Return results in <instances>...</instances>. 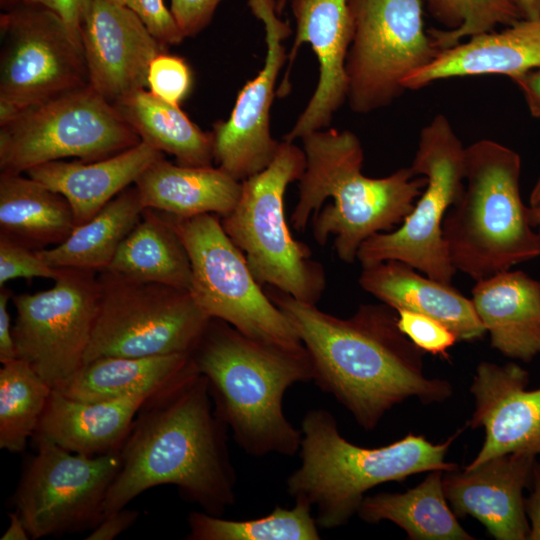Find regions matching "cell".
Here are the masks:
<instances>
[{"mask_svg": "<svg viewBox=\"0 0 540 540\" xmlns=\"http://www.w3.org/2000/svg\"><path fill=\"white\" fill-rule=\"evenodd\" d=\"M97 279L98 308L84 364L109 356L191 354L211 320L188 290L109 270Z\"/></svg>", "mask_w": 540, "mask_h": 540, "instance_id": "cell-9", "label": "cell"}, {"mask_svg": "<svg viewBox=\"0 0 540 540\" xmlns=\"http://www.w3.org/2000/svg\"><path fill=\"white\" fill-rule=\"evenodd\" d=\"M529 373L516 363L481 362L470 392L475 409L469 425L482 427L483 445L466 469L509 453L540 458V388L527 390Z\"/></svg>", "mask_w": 540, "mask_h": 540, "instance_id": "cell-19", "label": "cell"}, {"mask_svg": "<svg viewBox=\"0 0 540 540\" xmlns=\"http://www.w3.org/2000/svg\"><path fill=\"white\" fill-rule=\"evenodd\" d=\"M523 19H540V0H512Z\"/></svg>", "mask_w": 540, "mask_h": 540, "instance_id": "cell-47", "label": "cell"}, {"mask_svg": "<svg viewBox=\"0 0 540 540\" xmlns=\"http://www.w3.org/2000/svg\"><path fill=\"white\" fill-rule=\"evenodd\" d=\"M0 36V126L89 85L83 49L53 11L38 5L2 11Z\"/></svg>", "mask_w": 540, "mask_h": 540, "instance_id": "cell-13", "label": "cell"}, {"mask_svg": "<svg viewBox=\"0 0 540 540\" xmlns=\"http://www.w3.org/2000/svg\"><path fill=\"white\" fill-rule=\"evenodd\" d=\"M97 272L58 268L54 286L13 295L17 358L62 390L84 364L99 300Z\"/></svg>", "mask_w": 540, "mask_h": 540, "instance_id": "cell-15", "label": "cell"}, {"mask_svg": "<svg viewBox=\"0 0 540 540\" xmlns=\"http://www.w3.org/2000/svg\"><path fill=\"white\" fill-rule=\"evenodd\" d=\"M222 0H170V10L185 37L200 33L211 22Z\"/></svg>", "mask_w": 540, "mask_h": 540, "instance_id": "cell-41", "label": "cell"}, {"mask_svg": "<svg viewBox=\"0 0 540 540\" xmlns=\"http://www.w3.org/2000/svg\"><path fill=\"white\" fill-rule=\"evenodd\" d=\"M291 509L276 505L266 516L247 520H227L204 511L187 517L188 540H318L319 526L313 507L294 500Z\"/></svg>", "mask_w": 540, "mask_h": 540, "instance_id": "cell-33", "label": "cell"}, {"mask_svg": "<svg viewBox=\"0 0 540 540\" xmlns=\"http://www.w3.org/2000/svg\"><path fill=\"white\" fill-rule=\"evenodd\" d=\"M296 20V33L287 56L288 66L277 88L285 97L299 48L309 43L319 65V79L308 104L283 140L297 138L327 128L333 115L347 101L346 60L353 37V19L348 0H289Z\"/></svg>", "mask_w": 540, "mask_h": 540, "instance_id": "cell-17", "label": "cell"}, {"mask_svg": "<svg viewBox=\"0 0 540 540\" xmlns=\"http://www.w3.org/2000/svg\"><path fill=\"white\" fill-rule=\"evenodd\" d=\"M198 373L191 354L109 356L82 366L61 391L74 400L95 402L155 395Z\"/></svg>", "mask_w": 540, "mask_h": 540, "instance_id": "cell-27", "label": "cell"}, {"mask_svg": "<svg viewBox=\"0 0 540 540\" xmlns=\"http://www.w3.org/2000/svg\"><path fill=\"white\" fill-rule=\"evenodd\" d=\"M106 270L188 291L192 283L191 263L181 238L166 214L150 208L144 209Z\"/></svg>", "mask_w": 540, "mask_h": 540, "instance_id": "cell-30", "label": "cell"}, {"mask_svg": "<svg viewBox=\"0 0 540 540\" xmlns=\"http://www.w3.org/2000/svg\"><path fill=\"white\" fill-rule=\"evenodd\" d=\"M265 292L305 347L316 386L365 430L410 398L431 404L451 397L450 382L425 374L424 352L399 329L390 306L362 304L340 318L274 287Z\"/></svg>", "mask_w": 540, "mask_h": 540, "instance_id": "cell-1", "label": "cell"}, {"mask_svg": "<svg viewBox=\"0 0 540 540\" xmlns=\"http://www.w3.org/2000/svg\"><path fill=\"white\" fill-rule=\"evenodd\" d=\"M521 157L493 140L465 150V187L447 212L443 237L452 265L479 281L540 256L520 192Z\"/></svg>", "mask_w": 540, "mask_h": 540, "instance_id": "cell-6", "label": "cell"}, {"mask_svg": "<svg viewBox=\"0 0 540 540\" xmlns=\"http://www.w3.org/2000/svg\"><path fill=\"white\" fill-rule=\"evenodd\" d=\"M166 215L190 259V292L210 318L263 342L289 348L303 346L288 319L254 278L243 252L226 234L218 215Z\"/></svg>", "mask_w": 540, "mask_h": 540, "instance_id": "cell-11", "label": "cell"}, {"mask_svg": "<svg viewBox=\"0 0 540 540\" xmlns=\"http://www.w3.org/2000/svg\"><path fill=\"white\" fill-rule=\"evenodd\" d=\"M58 268L46 264L36 250L0 235V288L17 278L54 280Z\"/></svg>", "mask_w": 540, "mask_h": 540, "instance_id": "cell-38", "label": "cell"}, {"mask_svg": "<svg viewBox=\"0 0 540 540\" xmlns=\"http://www.w3.org/2000/svg\"><path fill=\"white\" fill-rule=\"evenodd\" d=\"M537 457L509 453L443 474L445 497L458 517L470 515L497 540H528L523 491L531 486Z\"/></svg>", "mask_w": 540, "mask_h": 540, "instance_id": "cell-20", "label": "cell"}, {"mask_svg": "<svg viewBox=\"0 0 540 540\" xmlns=\"http://www.w3.org/2000/svg\"><path fill=\"white\" fill-rule=\"evenodd\" d=\"M358 282L363 290L396 311L408 310L438 320L458 341L478 340L486 333L472 300L451 284L421 275L404 262L386 260L363 266Z\"/></svg>", "mask_w": 540, "mask_h": 540, "instance_id": "cell-22", "label": "cell"}, {"mask_svg": "<svg viewBox=\"0 0 540 540\" xmlns=\"http://www.w3.org/2000/svg\"><path fill=\"white\" fill-rule=\"evenodd\" d=\"M444 29L428 30L441 51L465 38L494 31L523 19L512 0H423Z\"/></svg>", "mask_w": 540, "mask_h": 540, "instance_id": "cell-35", "label": "cell"}, {"mask_svg": "<svg viewBox=\"0 0 540 540\" xmlns=\"http://www.w3.org/2000/svg\"><path fill=\"white\" fill-rule=\"evenodd\" d=\"M353 37L346 60L347 101L360 114L384 108L404 80L440 50L424 26L423 0H348Z\"/></svg>", "mask_w": 540, "mask_h": 540, "instance_id": "cell-12", "label": "cell"}, {"mask_svg": "<svg viewBox=\"0 0 540 540\" xmlns=\"http://www.w3.org/2000/svg\"><path fill=\"white\" fill-rule=\"evenodd\" d=\"M531 485V493L525 499V512L530 526L528 540H540V458L534 463Z\"/></svg>", "mask_w": 540, "mask_h": 540, "instance_id": "cell-44", "label": "cell"}, {"mask_svg": "<svg viewBox=\"0 0 540 540\" xmlns=\"http://www.w3.org/2000/svg\"><path fill=\"white\" fill-rule=\"evenodd\" d=\"M444 472L429 471L421 483L404 493L380 492L366 496L357 515L370 524L393 522L411 540H473L445 497Z\"/></svg>", "mask_w": 540, "mask_h": 540, "instance_id": "cell-29", "label": "cell"}, {"mask_svg": "<svg viewBox=\"0 0 540 540\" xmlns=\"http://www.w3.org/2000/svg\"><path fill=\"white\" fill-rule=\"evenodd\" d=\"M248 6L264 25V65L239 91L229 118L214 123L211 131L214 161L239 181L265 169L279 149L280 142L271 135L270 111L288 56L282 42L292 32L276 13L275 0H248Z\"/></svg>", "mask_w": 540, "mask_h": 540, "instance_id": "cell-16", "label": "cell"}, {"mask_svg": "<svg viewBox=\"0 0 540 540\" xmlns=\"http://www.w3.org/2000/svg\"><path fill=\"white\" fill-rule=\"evenodd\" d=\"M140 513L126 507L104 517L86 537L87 540H112L130 528Z\"/></svg>", "mask_w": 540, "mask_h": 540, "instance_id": "cell-42", "label": "cell"}, {"mask_svg": "<svg viewBox=\"0 0 540 540\" xmlns=\"http://www.w3.org/2000/svg\"><path fill=\"white\" fill-rule=\"evenodd\" d=\"M301 464L286 479L294 499L316 509L319 528L346 525L372 488L432 470L458 468L445 456L461 430L444 442L433 444L412 433L391 444L367 448L344 438L335 417L325 409H311L301 422Z\"/></svg>", "mask_w": 540, "mask_h": 540, "instance_id": "cell-5", "label": "cell"}, {"mask_svg": "<svg viewBox=\"0 0 540 540\" xmlns=\"http://www.w3.org/2000/svg\"><path fill=\"white\" fill-rule=\"evenodd\" d=\"M289 0H275L276 13L281 16L288 4Z\"/></svg>", "mask_w": 540, "mask_h": 540, "instance_id": "cell-50", "label": "cell"}, {"mask_svg": "<svg viewBox=\"0 0 540 540\" xmlns=\"http://www.w3.org/2000/svg\"><path fill=\"white\" fill-rule=\"evenodd\" d=\"M10 522L1 540H29L31 536L20 514L15 510L8 514Z\"/></svg>", "mask_w": 540, "mask_h": 540, "instance_id": "cell-46", "label": "cell"}, {"mask_svg": "<svg viewBox=\"0 0 540 540\" xmlns=\"http://www.w3.org/2000/svg\"><path fill=\"white\" fill-rule=\"evenodd\" d=\"M144 209L136 187H127L62 243L36 252L53 268L106 270Z\"/></svg>", "mask_w": 540, "mask_h": 540, "instance_id": "cell-32", "label": "cell"}, {"mask_svg": "<svg viewBox=\"0 0 540 540\" xmlns=\"http://www.w3.org/2000/svg\"><path fill=\"white\" fill-rule=\"evenodd\" d=\"M91 3L92 0H0L2 11L31 5L53 11L62 19L75 42L81 47V28Z\"/></svg>", "mask_w": 540, "mask_h": 540, "instance_id": "cell-40", "label": "cell"}, {"mask_svg": "<svg viewBox=\"0 0 540 540\" xmlns=\"http://www.w3.org/2000/svg\"><path fill=\"white\" fill-rule=\"evenodd\" d=\"M465 150L447 116L437 114L423 127L410 167L426 178V186L397 229L376 233L362 243L357 252L362 267L398 260L434 280L451 283L457 271L442 226L464 191Z\"/></svg>", "mask_w": 540, "mask_h": 540, "instance_id": "cell-8", "label": "cell"}, {"mask_svg": "<svg viewBox=\"0 0 540 540\" xmlns=\"http://www.w3.org/2000/svg\"><path fill=\"white\" fill-rule=\"evenodd\" d=\"M163 153L140 141L113 156L95 161L62 160L41 164L26 174L69 202L76 226L89 221Z\"/></svg>", "mask_w": 540, "mask_h": 540, "instance_id": "cell-24", "label": "cell"}, {"mask_svg": "<svg viewBox=\"0 0 540 540\" xmlns=\"http://www.w3.org/2000/svg\"><path fill=\"white\" fill-rule=\"evenodd\" d=\"M540 68V19H520L500 31L470 37L441 50L425 67L403 82L406 90H418L436 81L489 74L510 79Z\"/></svg>", "mask_w": 540, "mask_h": 540, "instance_id": "cell-21", "label": "cell"}, {"mask_svg": "<svg viewBox=\"0 0 540 540\" xmlns=\"http://www.w3.org/2000/svg\"><path fill=\"white\" fill-rule=\"evenodd\" d=\"M113 105L141 141L175 156L178 164L212 165L211 132L202 131L179 105L160 99L148 89L137 90Z\"/></svg>", "mask_w": 540, "mask_h": 540, "instance_id": "cell-31", "label": "cell"}, {"mask_svg": "<svg viewBox=\"0 0 540 540\" xmlns=\"http://www.w3.org/2000/svg\"><path fill=\"white\" fill-rule=\"evenodd\" d=\"M301 139L306 167L290 222L303 232L313 215L315 241L324 245L334 236L339 259L354 263L366 239L394 230L411 213L426 178L411 167L382 178L365 176L361 142L349 130L322 129Z\"/></svg>", "mask_w": 540, "mask_h": 540, "instance_id": "cell-3", "label": "cell"}, {"mask_svg": "<svg viewBox=\"0 0 540 540\" xmlns=\"http://www.w3.org/2000/svg\"><path fill=\"white\" fill-rule=\"evenodd\" d=\"M305 167L303 149L280 142L272 162L241 181L239 200L221 224L260 285L317 304L326 288L324 268L312 259L310 248L291 235L284 211L287 186L300 179Z\"/></svg>", "mask_w": 540, "mask_h": 540, "instance_id": "cell-7", "label": "cell"}, {"mask_svg": "<svg viewBox=\"0 0 540 540\" xmlns=\"http://www.w3.org/2000/svg\"><path fill=\"white\" fill-rule=\"evenodd\" d=\"M191 356L208 384L217 416L248 455H295L302 433L286 418L289 387L312 380L304 346L289 348L251 338L211 318Z\"/></svg>", "mask_w": 540, "mask_h": 540, "instance_id": "cell-4", "label": "cell"}, {"mask_svg": "<svg viewBox=\"0 0 540 540\" xmlns=\"http://www.w3.org/2000/svg\"><path fill=\"white\" fill-rule=\"evenodd\" d=\"M52 388L25 361L16 358L0 369V448L23 452L33 438Z\"/></svg>", "mask_w": 540, "mask_h": 540, "instance_id": "cell-34", "label": "cell"}, {"mask_svg": "<svg viewBox=\"0 0 540 540\" xmlns=\"http://www.w3.org/2000/svg\"><path fill=\"white\" fill-rule=\"evenodd\" d=\"M12 496L31 539L94 529L102 520L107 492L121 465L119 451L96 456L70 452L45 438H33Z\"/></svg>", "mask_w": 540, "mask_h": 540, "instance_id": "cell-14", "label": "cell"}, {"mask_svg": "<svg viewBox=\"0 0 540 540\" xmlns=\"http://www.w3.org/2000/svg\"><path fill=\"white\" fill-rule=\"evenodd\" d=\"M76 227L64 196L21 174H0V235L34 250L62 243Z\"/></svg>", "mask_w": 540, "mask_h": 540, "instance_id": "cell-28", "label": "cell"}, {"mask_svg": "<svg viewBox=\"0 0 540 540\" xmlns=\"http://www.w3.org/2000/svg\"><path fill=\"white\" fill-rule=\"evenodd\" d=\"M397 324L407 336L424 353L449 358L448 350L458 341L457 336L443 323L429 316L398 310Z\"/></svg>", "mask_w": 540, "mask_h": 540, "instance_id": "cell-37", "label": "cell"}, {"mask_svg": "<svg viewBox=\"0 0 540 540\" xmlns=\"http://www.w3.org/2000/svg\"><path fill=\"white\" fill-rule=\"evenodd\" d=\"M0 362L5 363L17 358L12 334V322L8 312V301L12 298L9 289L0 288Z\"/></svg>", "mask_w": 540, "mask_h": 540, "instance_id": "cell-43", "label": "cell"}, {"mask_svg": "<svg viewBox=\"0 0 540 540\" xmlns=\"http://www.w3.org/2000/svg\"><path fill=\"white\" fill-rule=\"evenodd\" d=\"M521 90L531 115L540 118V68L511 79Z\"/></svg>", "mask_w": 540, "mask_h": 540, "instance_id": "cell-45", "label": "cell"}, {"mask_svg": "<svg viewBox=\"0 0 540 540\" xmlns=\"http://www.w3.org/2000/svg\"><path fill=\"white\" fill-rule=\"evenodd\" d=\"M191 87L192 72L184 58L163 52L150 63L147 89L160 99L180 106Z\"/></svg>", "mask_w": 540, "mask_h": 540, "instance_id": "cell-36", "label": "cell"}, {"mask_svg": "<svg viewBox=\"0 0 540 540\" xmlns=\"http://www.w3.org/2000/svg\"><path fill=\"white\" fill-rule=\"evenodd\" d=\"M132 11L163 45H179L186 38L163 0H112Z\"/></svg>", "mask_w": 540, "mask_h": 540, "instance_id": "cell-39", "label": "cell"}, {"mask_svg": "<svg viewBox=\"0 0 540 540\" xmlns=\"http://www.w3.org/2000/svg\"><path fill=\"white\" fill-rule=\"evenodd\" d=\"M227 431L199 372L151 396L119 450L120 469L105 497L102 517L161 485H174L186 501L222 516L236 500L237 476Z\"/></svg>", "mask_w": 540, "mask_h": 540, "instance_id": "cell-2", "label": "cell"}, {"mask_svg": "<svg viewBox=\"0 0 540 540\" xmlns=\"http://www.w3.org/2000/svg\"><path fill=\"white\" fill-rule=\"evenodd\" d=\"M139 136L90 84L22 110L0 126V169L21 174L64 158L95 161L127 150Z\"/></svg>", "mask_w": 540, "mask_h": 540, "instance_id": "cell-10", "label": "cell"}, {"mask_svg": "<svg viewBox=\"0 0 540 540\" xmlns=\"http://www.w3.org/2000/svg\"><path fill=\"white\" fill-rule=\"evenodd\" d=\"M81 44L90 86L112 104L147 89L150 63L168 48L132 11L112 0H92Z\"/></svg>", "mask_w": 540, "mask_h": 540, "instance_id": "cell-18", "label": "cell"}, {"mask_svg": "<svg viewBox=\"0 0 540 540\" xmlns=\"http://www.w3.org/2000/svg\"><path fill=\"white\" fill-rule=\"evenodd\" d=\"M529 203L530 207H534L540 204V175L530 194Z\"/></svg>", "mask_w": 540, "mask_h": 540, "instance_id": "cell-49", "label": "cell"}, {"mask_svg": "<svg viewBox=\"0 0 540 540\" xmlns=\"http://www.w3.org/2000/svg\"><path fill=\"white\" fill-rule=\"evenodd\" d=\"M151 396L86 402L53 389L33 438H45L87 456L119 451L137 413Z\"/></svg>", "mask_w": 540, "mask_h": 540, "instance_id": "cell-25", "label": "cell"}, {"mask_svg": "<svg viewBox=\"0 0 540 540\" xmlns=\"http://www.w3.org/2000/svg\"><path fill=\"white\" fill-rule=\"evenodd\" d=\"M471 300L494 349L523 362L540 355V281L509 269L476 281Z\"/></svg>", "mask_w": 540, "mask_h": 540, "instance_id": "cell-23", "label": "cell"}, {"mask_svg": "<svg viewBox=\"0 0 540 540\" xmlns=\"http://www.w3.org/2000/svg\"><path fill=\"white\" fill-rule=\"evenodd\" d=\"M528 216L531 226L534 227L540 234V204L534 207H529Z\"/></svg>", "mask_w": 540, "mask_h": 540, "instance_id": "cell-48", "label": "cell"}, {"mask_svg": "<svg viewBox=\"0 0 540 540\" xmlns=\"http://www.w3.org/2000/svg\"><path fill=\"white\" fill-rule=\"evenodd\" d=\"M144 208L178 217L202 214L224 217L233 211L241 193V181L220 167L175 165L159 158L136 179Z\"/></svg>", "mask_w": 540, "mask_h": 540, "instance_id": "cell-26", "label": "cell"}]
</instances>
